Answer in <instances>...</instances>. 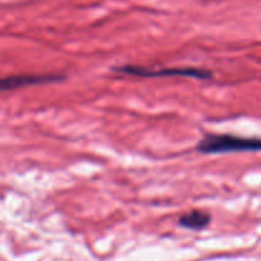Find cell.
Listing matches in <instances>:
<instances>
[{
	"label": "cell",
	"instance_id": "6da1fadb",
	"mask_svg": "<svg viewBox=\"0 0 261 261\" xmlns=\"http://www.w3.org/2000/svg\"><path fill=\"white\" fill-rule=\"evenodd\" d=\"M261 148L259 138H245L233 134L204 135L196 144V150L204 154H224V153L257 152Z\"/></svg>",
	"mask_w": 261,
	"mask_h": 261
},
{
	"label": "cell",
	"instance_id": "7a4b0ae2",
	"mask_svg": "<svg viewBox=\"0 0 261 261\" xmlns=\"http://www.w3.org/2000/svg\"><path fill=\"white\" fill-rule=\"evenodd\" d=\"M117 73H124L127 75L142 76V78H157V76H189V78H196L205 81V79L213 78V73L205 69L194 68V66H176V68H162V69H150L142 65H126L115 66L112 69Z\"/></svg>",
	"mask_w": 261,
	"mask_h": 261
},
{
	"label": "cell",
	"instance_id": "3957f363",
	"mask_svg": "<svg viewBox=\"0 0 261 261\" xmlns=\"http://www.w3.org/2000/svg\"><path fill=\"white\" fill-rule=\"evenodd\" d=\"M64 76L56 74H22V75H9L0 78V92L12 91L22 87L36 86V84L53 83L63 81Z\"/></svg>",
	"mask_w": 261,
	"mask_h": 261
},
{
	"label": "cell",
	"instance_id": "277c9868",
	"mask_svg": "<svg viewBox=\"0 0 261 261\" xmlns=\"http://www.w3.org/2000/svg\"><path fill=\"white\" fill-rule=\"evenodd\" d=\"M212 221L211 214L204 211H193L186 213L178 218V224L184 228L193 229V231H200L209 226Z\"/></svg>",
	"mask_w": 261,
	"mask_h": 261
}]
</instances>
